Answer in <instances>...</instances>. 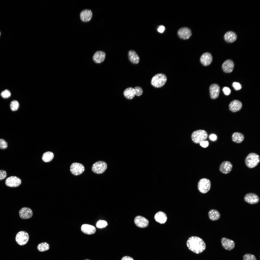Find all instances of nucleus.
Listing matches in <instances>:
<instances>
[{
  "mask_svg": "<svg viewBox=\"0 0 260 260\" xmlns=\"http://www.w3.org/2000/svg\"><path fill=\"white\" fill-rule=\"evenodd\" d=\"M81 230L84 233L88 235L94 234L96 231V228L94 226L88 224H84L81 227Z\"/></svg>",
  "mask_w": 260,
  "mask_h": 260,
  "instance_id": "5701e85b",
  "label": "nucleus"
},
{
  "mask_svg": "<svg viewBox=\"0 0 260 260\" xmlns=\"http://www.w3.org/2000/svg\"><path fill=\"white\" fill-rule=\"evenodd\" d=\"M134 221L136 225L138 227L144 228L147 227L149 225L148 220L145 217L141 216H137L135 218Z\"/></svg>",
  "mask_w": 260,
  "mask_h": 260,
  "instance_id": "f8f14e48",
  "label": "nucleus"
},
{
  "mask_svg": "<svg viewBox=\"0 0 260 260\" xmlns=\"http://www.w3.org/2000/svg\"><path fill=\"white\" fill-rule=\"evenodd\" d=\"M242 106L241 103L237 100L232 101L229 105L230 110L233 112H236L240 110Z\"/></svg>",
  "mask_w": 260,
  "mask_h": 260,
  "instance_id": "4be33fe9",
  "label": "nucleus"
},
{
  "mask_svg": "<svg viewBox=\"0 0 260 260\" xmlns=\"http://www.w3.org/2000/svg\"><path fill=\"white\" fill-rule=\"evenodd\" d=\"M237 37L235 33L231 31L226 32L224 37L225 41L229 43H232L234 42L236 40Z\"/></svg>",
  "mask_w": 260,
  "mask_h": 260,
  "instance_id": "b1692460",
  "label": "nucleus"
},
{
  "mask_svg": "<svg viewBox=\"0 0 260 260\" xmlns=\"http://www.w3.org/2000/svg\"><path fill=\"white\" fill-rule=\"evenodd\" d=\"M29 238V235L27 232L24 231H20L16 234L15 240L18 244L20 246H23L27 244Z\"/></svg>",
  "mask_w": 260,
  "mask_h": 260,
  "instance_id": "0eeeda50",
  "label": "nucleus"
},
{
  "mask_svg": "<svg viewBox=\"0 0 260 260\" xmlns=\"http://www.w3.org/2000/svg\"><path fill=\"white\" fill-rule=\"evenodd\" d=\"M233 165L231 163L228 161H225L222 162L219 167V170L223 174H227L229 173L232 170Z\"/></svg>",
  "mask_w": 260,
  "mask_h": 260,
  "instance_id": "dca6fc26",
  "label": "nucleus"
},
{
  "mask_svg": "<svg viewBox=\"0 0 260 260\" xmlns=\"http://www.w3.org/2000/svg\"><path fill=\"white\" fill-rule=\"evenodd\" d=\"M1 97L4 98H7L10 97L11 93L8 90L6 89L2 91L0 94Z\"/></svg>",
  "mask_w": 260,
  "mask_h": 260,
  "instance_id": "473e14b6",
  "label": "nucleus"
},
{
  "mask_svg": "<svg viewBox=\"0 0 260 260\" xmlns=\"http://www.w3.org/2000/svg\"><path fill=\"white\" fill-rule=\"evenodd\" d=\"M222 91L224 94L226 95H229L231 92V90L230 88L226 87H224L223 88Z\"/></svg>",
  "mask_w": 260,
  "mask_h": 260,
  "instance_id": "58836bf2",
  "label": "nucleus"
},
{
  "mask_svg": "<svg viewBox=\"0 0 260 260\" xmlns=\"http://www.w3.org/2000/svg\"><path fill=\"white\" fill-rule=\"evenodd\" d=\"M208 137V134L205 130H199L194 131L191 135L193 141L196 143H200L205 140Z\"/></svg>",
  "mask_w": 260,
  "mask_h": 260,
  "instance_id": "20e7f679",
  "label": "nucleus"
},
{
  "mask_svg": "<svg viewBox=\"0 0 260 260\" xmlns=\"http://www.w3.org/2000/svg\"><path fill=\"white\" fill-rule=\"evenodd\" d=\"M21 180L15 176L9 177L6 179L5 183L6 186L10 187H16L19 186L21 184Z\"/></svg>",
  "mask_w": 260,
  "mask_h": 260,
  "instance_id": "1a4fd4ad",
  "label": "nucleus"
},
{
  "mask_svg": "<svg viewBox=\"0 0 260 260\" xmlns=\"http://www.w3.org/2000/svg\"><path fill=\"white\" fill-rule=\"evenodd\" d=\"M128 57L129 61L134 64H138L140 60L139 57L136 52L133 50H130L128 53Z\"/></svg>",
  "mask_w": 260,
  "mask_h": 260,
  "instance_id": "412c9836",
  "label": "nucleus"
},
{
  "mask_svg": "<svg viewBox=\"0 0 260 260\" xmlns=\"http://www.w3.org/2000/svg\"><path fill=\"white\" fill-rule=\"evenodd\" d=\"M121 260H134L130 257L125 256L123 257L122 258Z\"/></svg>",
  "mask_w": 260,
  "mask_h": 260,
  "instance_id": "37998d69",
  "label": "nucleus"
},
{
  "mask_svg": "<svg viewBox=\"0 0 260 260\" xmlns=\"http://www.w3.org/2000/svg\"><path fill=\"white\" fill-rule=\"evenodd\" d=\"M222 246L225 249L231 251L235 247V243L233 240L226 238H222L221 240Z\"/></svg>",
  "mask_w": 260,
  "mask_h": 260,
  "instance_id": "9d476101",
  "label": "nucleus"
},
{
  "mask_svg": "<svg viewBox=\"0 0 260 260\" xmlns=\"http://www.w3.org/2000/svg\"><path fill=\"white\" fill-rule=\"evenodd\" d=\"M105 56V53L104 52L102 51H98L94 53L93 57V59L95 63H100L104 61Z\"/></svg>",
  "mask_w": 260,
  "mask_h": 260,
  "instance_id": "aec40b11",
  "label": "nucleus"
},
{
  "mask_svg": "<svg viewBox=\"0 0 260 260\" xmlns=\"http://www.w3.org/2000/svg\"><path fill=\"white\" fill-rule=\"evenodd\" d=\"M84 170V166L79 163H73L70 166V171L74 175H79L83 173Z\"/></svg>",
  "mask_w": 260,
  "mask_h": 260,
  "instance_id": "6e6552de",
  "label": "nucleus"
},
{
  "mask_svg": "<svg viewBox=\"0 0 260 260\" xmlns=\"http://www.w3.org/2000/svg\"><path fill=\"white\" fill-rule=\"evenodd\" d=\"M154 218L157 222L161 224L165 223L167 219V216L166 214L161 211H159L156 214Z\"/></svg>",
  "mask_w": 260,
  "mask_h": 260,
  "instance_id": "393cba45",
  "label": "nucleus"
},
{
  "mask_svg": "<svg viewBox=\"0 0 260 260\" xmlns=\"http://www.w3.org/2000/svg\"><path fill=\"white\" fill-rule=\"evenodd\" d=\"M135 95L139 96L141 95L143 93V90L142 88L139 86H136L134 88Z\"/></svg>",
  "mask_w": 260,
  "mask_h": 260,
  "instance_id": "c9c22d12",
  "label": "nucleus"
},
{
  "mask_svg": "<svg viewBox=\"0 0 260 260\" xmlns=\"http://www.w3.org/2000/svg\"><path fill=\"white\" fill-rule=\"evenodd\" d=\"M107 225V222L103 220H100L97 222L96 224L97 227L99 228H102L106 227Z\"/></svg>",
  "mask_w": 260,
  "mask_h": 260,
  "instance_id": "f704fd0d",
  "label": "nucleus"
},
{
  "mask_svg": "<svg viewBox=\"0 0 260 260\" xmlns=\"http://www.w3.org/2000/svg\"><path fill=\"white\" fill-rule=\"evenodd\" d=\"M89 260V259H85V260Z\"/></svg>",
  "mask_w": 260,
  "mask_h": 260,
  "instance_id": "c03bdc74",
  "label": "nucleus"
},
{
  "mask_svg": "<svg viewBox=\"0 0 260 260\" xmlns=\"http://www.w3.org/2000/svg\"><path fill=\"white\" fill-rule=\"evenodd\" d=\"M211 186L210 181L208 179L203 178L201 179L198 183V188L201 193L205 194L210 190Z\"/></svg>",
  "mask_w": 260,
  "mask_h": 260,
  "instance_id": "39448f33",
  "label": "nucleus"
},
{
  "mask_svg": "<svg viewBox=\"0 0 260 260\" xmlns=\"http://www.w3.org/2000/svg\"><path fill=\"white\" fill-rule=\"evenodd\" d=\"M7 175L6 171L3 170H0V181L5 179Z\"/></svg>",
  "mask_w": 260,
  "mask_h": 260,
  "instance_id": "4c0bfd02",
  "label": "nucleus"
},
{
  "mask_svg": "<svg viewBox=\"0 0 260 260\" xmlns=\"http://www.w3.org/2000/svg\"><path fill=\"white\" fill-rule=\"evenodd\" d=\"M165 29V27L164 26L161 25L158 26L157 29V30L159 32L162 33L164 32Z\"/></svg>",
  "mask_w": 260,
  "mask_h": 260,
  "instance_id": "a19ab883",
  "label": "nucleus"
},
{
  "mask_svg": "<svg viewBox=\"0 0 260 260\" xmlns=\"http://www.w3.org/2000/svg\"><path fill=\"white\" fill-rule=\"evenodd\" d=\"M54 155L53 153L48 151L43 154L42 157L43 161L45 162H47L51 161L53 158Z\"/></svg>",
  "mask_w": 260,
  "mask_h": 260,
  "instance_id": "c85d7f7f",
  "label": "nucleus"
},
{
  "mask_svg": "<svg viewBox=\"0 0 260 260\" xmlns=\"http://www.w3.org/2000/svg\"><path fill=\"white\" fill-rule=\"evenodd\" d=\"M123 94L124 96L127 99H132L135 95L134 89L131 87L128 88L124 90Z\"/></svg>",
  "mask_w": 260,
  "mask_h": 260,
  "instance_id": "bb28decb",
  "label": "nucleus"
},
{
  "mask_svg": "<svg viewBox=\"0 0 260 260\" xmlns=\"http://www.w3.org/2000/svg\"><path fill=\"white\" fill-rule=\"evenodd\" d=\"M244 199L247 202L253 204L258 203L260 201V198L257 195L253 193H249L245 196Z\"/></svg>",
  "mask_w": 260,
  "mask_h": 260,
  "instance_id": "9b49d317",
  "label": "nucleus"
},
{
  "mask_svg": "<svg viewBox=\"0 0 260 260\" xmlns=\"http://www.w3.org/2000/svg\"><path fill=\"white\" fill-rule=\"evenodd\" d=\"M177 34L181 39H185L189 38L192 35L191 30L187 27L181 28L178 31Z\"/></svg>",
  "mask_w": 260,
  "mask_h": 260,
  "instance_id": "2eb2a0df",
  "label": "nucleus"
},
{
  "mask_svg": "<svg viewBox=\"0 0 260 260\" xmlns=\"http://www.w3.org/2000/svg\"><path fill=\"white\" fill-rule=\"evenodd\" d=\"M93 16L92 11L88 9H85L81 11L80 14L81 20L83 22H86L90 21Z\"/></svg>",
  "mask_w": 260,
  "mask_h": 260,
  "instance_id": "ddd939ff",
  "label": "nucleus"
},
{
  "mask_svg": "<svg viewBox=\"0 0 260 260\" xmlns=\"http://www.w3.org/2000/svg\"><path fill=\"white\" fill-rule=\"evenodd\" d=\"M7 147V142L3 139H0V149L4 150L6 149Z\"/></svg>",
  "mask_w": 260,
  "mask_h": 260,
  "instance_id": "72a5a7b5",
  "label": "nucleus"
},
{
  "mask_svg": "<svg viewBox=\"0 0 260 260\" xmlns=\"http://www.w3.org/2000/svg\"><path fill=\"white\" fill-rule=\"evenodd\" d=\"M234 66L233 61L230 59L225 61L222 64V68L223 71L226 73H229L233 71Z\"/></svg>",
  "mask_w": 260,
  "mask_h": 260,
  "instance_id": "a211bd4d",
  "label": "nucleus"
},
{
  "mask_svg": "<svg viewBox=\"0 0 260 260\" xmlns=\"http://www.w3.org/2000/svg\"><path fill=\"white\" fill-rule=\"evenodd\" d=\"M200 145L204 148H206L209 145V142L207 141H203L200 143Z\"/></svg>",
  "mask_w": 260,
  "mask_h": 260,
  "instance_id": "ea45409f",
  "label": "nucleus"
},
{
  "mask_svg": "<svg viewBox=\"0 0 260 260\" xmlns=\"http://www.w3.org/2000/svg\"><path fill=\"white\" fill-rule=\"evenodd\" d=\"M260 161V157L258 154L254 153H251L246 157L245 162L248 167L252 168L256 166Z\"/></svg>",
  "mask_w": 260,
  "mask_h": 260,
  "instance_id": "f03ea898",
  "label": "nucleus"
},
{
  "mask_svg": "<svg viewBox=\"0 0 260 260\" xmlns=\"http://www.w3.org/2000/svg\"><path fill=\"white\" fill-rule=\"evenodd\" d=\"M20 217L23 219H27L31 218L33 215V212L30 208L24 207L21 208L19 212Z\"/></svg>",
  "mask_w": 260,
  "mask_h": 260,
  "instance_id": "4468645a",
  "label": "nucleus"
},
{
  "mask_svg": "<svg viewBox=\"0 0 260 260\" xmlns=\"http://www.w3.org/2000/svg\"><path fill=\"white\" fill-rule=\"evenodd\" d=\"M209 138L212 141H214L216 140L217 136L215 135L212 134L209 136Z\"/></svg>",
  "mask_w": 260,
  "mask_h": 260,
  "instance_id": "79ce46f5",
  "label": "nucleus"
},
{
  "mask_svg": "<svg viewBox=\"0 0 260 260\" xmlns=\"http://www.w3.org/2000/svg\"><path fill=\"white\" fill-rule=\"evenodd\" d=\"M208 216L210 219L214 221L219 219L220 218L221 215L219 212L215 209H211L208 212Z\"/></svg>",
  "mask_w": 260,
  "mask_h": 260,
  "instance_id": "a878e982",
  "label": "nucleus"
},
{
  "mask_svg": "<svg viewBox=\"0 0 260 260\" xmlns=\"http://www.w3.org/2000/svg\"><path fill=\"white\" fill-rule=\"evenodd\" d=\"M167 78L166 75L162 73H158L154 75L151 81V85L154 87L159 88L163 86L166 83Z\"/></svg>",
  "mask_w": 260,
  "mask_h": 260,
  "instance_id": "7ed1b4c3",
  "label": "nucleus"
},
{
  "mask_svg": "<svg viewBox=\"0 0 260 260\" xmlns=\"http://www.w3.org/2000/svg\"><path fill=\"white\" fill-rule=\"evenodd\" d=\"M243 260H257L255 256L253 254H246L243 256Z\"/></svg>",
  "mask_w": 260,
  "mask_h": 260,
  "instance_id": "2f4dec72",
  "label": "nucleus"
},
{
  "mask_svg": "<svg viewBox=\"0 0 260 260\" xmlns=\"http://www.w3.org/2000/svg\"><path fill=\"white\" fill-rule=\"evenodd\" d=\"M244 139V135L241 133L238 132L234 133L232 136V139L234 142L237 143H241Z\"/></svg>",
  "mask_w": 260,
  "mask_h": 260,
  "instance_id": "cd10ccee",
  "label": "nucleus"
},
{
  "mask_svg": "<svg viewBox=\"0 0 260 260\" xmlns=\"http://www.w3.org/2000/svg\"><path fill=\"white\" fill-rule=\"evenodd\" d=\"M49 245L46 242H43L39 244L37 247L38 250L40 252H43L49 249Z\"/></svg>",
  "mask_w": 260,
  "mask_h": 260,
  "instance_id": "c756f323",
  "label": "nucleus"
},
{
  "mask_svg": "<svg viewBox=\"0 0 260 260\" xmlns=\"http://www.w3.org/2000/svg\"><path fill=\"white\" fill-rule=\"evenodd\" d=\"M212 60V56L210 53L208 52H206L203 53L200 58V61L201 63L205 66L210 65Z\"/></svg>",
  "mask_w": 260,
  "mask_h": 260,
  "instance_id": "6ab92c4d",
  "label": "nucleus"
},
{
  "mask_svg": "<svg viewBox=\"0 0 260 260\" xmlns=\"http://www.w3.org/2000/svg\"><path fill=\"white\" fill-rule=\"evenodd\" d=\"M19 107V104L18 102L16 100L12 101L10 104V107L11 110L15 111L18 109Z\"/></svg>",
  "mask_w": 260,
  "mask_h": 260,
  "instance_id": "7c9ffc66",
  "label": "nucleus"
},
{
  "mask_svg": "<svg viewBox=\"0 0 260 260\" xmlns=\"http://www.w3.org/2000/svg\"><path fill=\"white\" fill-rule=\"evenodd\" d=\"M188 249L196 254L203 252L206 248V245L203 240L196 236H192L189 238L187 242Z\"/></svg>",
  "mask_w": 260,
  "mask_h": 260,
  "instance_id": "f257e3e1",
  "label": "nucleus"
},
{
  "mask_svg": "<svg viewBox=\"0 0 260 260\" xmlns=\"http://www.w3.org/2000/svg\"><path fill=\"white\" fill-rule=\"evenodd\" d=\"M232 85L234 89L236 91L240 90L242 88L241 85L239 83L237 82H233Z\"/></svg>",
  "mask_w": 260,
  "mask_h": 260,
  "instance_id": "e433bc0d",
  "label": "nucleus"
},
{
  "mask_svg": "<svg viewBox=\"0 0 260 260\" xmlns=\"http://www.w3.org/2000/svg\"><path fill=\"white\" fill-rule=\"evenodd\" d=\"M210 95L211 98L214 99L217 98L219 95L220 87L217 84H213L211 85L209 88Z\"/></svg>",
  "mask_w": 260,
  "mask_h": 260,
  "instance_id": "f3484780",
  "label": "nucleus"
},
{
  "mask_svg": "<svg viewBox=\"0 0 260 260\" xmlns=\"http://www.w3.org/2000/svg\"><path fill=\"white\" fill-rule=\"evenodd\" d=\"M107 165L104 162L99 161L96 162L92 165L91 170L94 173L100 174L103 173L107 169Z\"/></svg>",
  "mask_w": 260,
  "mask_h": 260,
  "instance_id": "423d86ee",
  "label": "nucleus"
},
{
  "mask_svg": "<svg viewBox=\"0 0 260 260\" xmlns=\"http://www.w3.org/2000/svg\"></svg>",
  "mask_w": 260,
  "mask_h": 260,
  "instance_id": "a18cd8bd",
  "label": "nucleus"
}]
</instances>
